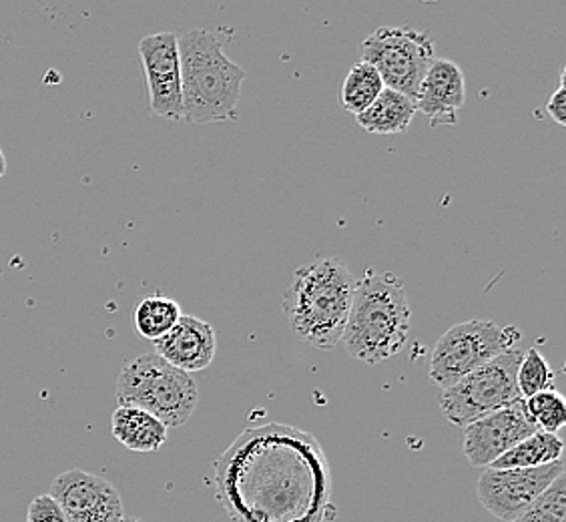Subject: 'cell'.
<instances>
[{
    "instance_id": "cell-1",
    "label": "cell",
    "mask_w": 566,
    "mask_h": 522,
    "mask_svg": "<svg viewBox=\"0 0 566 522\" xmlns=\"http://www.w3.org/2000/svg\"><path fill=\"white\" fill-rule=\"evenodd\" d=\"M356 283V275L339 258H317L295 270L282 305L292 334L317 349L336 348Z\"/></svg>"
},
{
    "instance_id": "cell-2",
    "label": "cell",
    "mask_w": 566,
    "mask_h": 522,
    "mask_svg": "<svg viewBox=\"0 0 566 522\" xmlns=\"http://www.w3.org/2000/svg\"><path fill=\"white\" fill-rule=\"evenodd\" d=\"M412 310L402 280L371 268L356 283L342 344L354 359L380 364L403 348Z\"/></svg>"
},
{
    "instance_id": "cell-3",
    "label": "cell",
    "mask_w": 566,
    "mask_h": 522,
    "mask_svg": "<svg viewBox=\"0 0 566 522\" xmlns=\"http://www.w3.org/2000/svg\"><path fill=\"white\" fill-rule=\"evenodd\" d=\"M184 113L193 125L235 119L245 69L223 53L218 34L196 29L177 36Z\"/></svg>"
},
{
    "instance_id": "cell-4",
    "label": "cell",
    "mask_w": 566,
    "mask_h": 522,
    "mask_svg": "<svg viewBox=\"0 0 566 522\" xmlns=\"http://www.w3.org/2000/svg\"><path fill=\"white\" fill-rule=\"evenodd\" d=\"M119 406H135L161 420L167 428L187 425L199 400L191 374L177 370L157 354H143L123 366L117 380Z\"/></svg>"
},
{
    "instance_id": "cell-5",
    "label": "cell",
    "mask_w": 566,
    "mask_h": 522,
    "mask_svg": "<svg viewBox=\"0 0 566 522\" xmlns=\"http://www.w3.org/2000/svg\"><path fill=\"white\" fill-rule=\"evenodd\" d=\"M518 327H502L492 320H470L450 327L436 342L430 358V380L444 390L521 342Z\"/></svg>"
},
{
    "instance_id": "cell-6",
    "label": "cell",
    "mask_w": 566,
    "mask_h": 522,
    "mask_svg": "<svg viewBox=\"0 0 566 522\" xmlns=\"http://www.w3.org/2000/svg\"><path fill=\"white\" fill-rule=\"evenodd\" d=\"M521 359L523 352L511 349L442 392L440 410L448 422L467 428L489 414L518 403L521 392L516 386V372Z\"/></svg>"
},
{
    "instance_id": "cell-7",
    "label": "cell",
    "mask_w": 566,
    "mask_h": 522,
    "mask_svg": "<svg viewBox=\"0 0 566 522\" xmlns=\"http://www.w3.org/2000/svg\"><path fill=\"white\" fill-rule=\"evenodd\" d=\"M361 61L374 66L384 87L416 103L426 73L434 63V41L412 27H380L361 43Z\"/></svg>"
},
{
    "instance_id": "cell-8",
    "label": "cell",
    "mask_w": 566,
    "mask_h": 522,
    "mask_svg": "<svg viewBox=\"0 0 566 522\" xmlns=\"http://www.w3.org/2000/svg\"><path fill=\"white\" fill-rule=\"evenodd\" d=\"M563 474V460L538 468H486L476 494L480 504L496 519L514 522Z\"/></svg>"
},
{
    "instance_id": "cell-9",
    "label": "cell",
    "mask_w": 566,
    "mask_h": 522,
    "mask_svg": "<svg viewBox=\"0 0 566 522\" xmlns=\"http://www.w3.org/2000/svg\"><path fill=\"white\" fill-rule=\"evenodd\" d=\"M139 55L147 79L149 111L161 119H186L177 34L155 33L145 36L139 43Z\"/></svg>"
},
{
    "instance_id": "cell-10",
    "label": "cell",
    "mask_w": 566,
    "mask_h": 522,
    "mask_svg": "<svg viewBox=\"0 0 566 522\" xmlns=\"http://www.w3.org/2000/svg\"><path fill=\"white\" fill-rule=\"evenodd\" d=\"M49 494L65 512L66 522H129L119 490L85 470L73 468L59 474Z\"/></svg>"
},
{
    "instance_id": "cell-11",
    "label": "cell",
    "mask_w": 566,
    "mask_h": 522,
    "mask_svg": "<svg viewBox=\"0 0 566 522\" xmlns=\"http://www.w3.org/2000/svg\"><path fill=\"white\" fill-rule=\"evenodd\" d=\"M538 432L523 398L464 428V457L472 467L489 468L524 438Z\"/></svg>"
},
{
    "instance_id": "cell-12",
    "label": "cell",
    "mask_w": 566,
    "mask_h": 522,
    "mask_svg": "<svg viewBox=\"0 0 566 522\" xmlns=\"http://www.w3.org/2000/svg\"><path fill=\"white\" fill-rule=\"evenodd\" d=\"M467 103V79L450 59H434L416 97V111L430 119L432 127L457 125L458 111Z\"/></svg>"
},
{
    "instance_id": "cell-13",
    "label": "cell",
    "mask_w": 566,
    "mask_h": 522,
    "mask_svg": "<svg viewBox=\"0 0 566 522\" xmlns=\"http://www.w3.org/2000/svg\"><path fill=\"white\" fill-rule=\"evenodd\" d=\"M153 344L157 356L187 374L206 370L218 352L216 330L193 316L179 317L174 330Z\"/></svg>"
},
{
    "instance_id": "cell-14",
    "label": "cell",
    "mask_w": 566,
    "mask_h": 522,
    "mask_svg": "<svg viewBox=\"0 0 566 522\" xmlns=\"http://www.w3.org/2000/svg\"><path fill=\"white\" fill-rule=\"evenodd\" d=\"M111 435L133 452H157L167 442V426L135 406H119L111 416Z\"/></svg>"
},
{
    "instance_id": "cell-15",
    "label": "cell",
    "mask_w": 566,
    "mask_h": 522,
    "mask_svg": "<svg viewBox=\"0 0 566 522\" xmlns=\"http://www.w3.org/2000/svg\"><path fill=\"white\" fill-rule=\"evenodd\" d=\"M416 113L418 111L412 98L392 88H384L380 97L364 113H359L356 121L361 129L374 135H398L410 127Z\"/></svg>"
},
{
    "instance_id": "cell-16",
    "label": "cell",
    "mask_w": 566,
    "mask_h": 522,
    "mask_svg": "<svg viewBox=\"0 0 566 522\" xmlns=\"http://www.w3.org/2000/svg\"><path fill=\"white\" fill-rule=\"evenodd\" d=\"M565 452V442L558 438V435H548V432H534L533 436L524 438L516 447L511 448L506 455H502L492 467L489 468H538L545 464H553L563 460Z\"/></svg>"
},
{
    "instance_id": "cell-17",
    "label": "cell",
    "mask_w": 566,
    "mask_h": 522,
    "mask_svg": "<svg viewBox=\"0 0 566 522\" xmlns=\"http://www.w3.org/2000/svg\"><path fill=\"white\" fill-rule=\"evenodd\" d=\"M384 88L386 87L381 83L380 73L368 63L359 61L349 69L348 75L342 83L339 105L342 109L358 117L359 113H364L376 98L380 97Z\"/></svg>"
},
{
    "instance_id": "cell-18",
    "label": "cell",
    "mask_w": 566,
    "mask_h": 522,
    "mask_svg": "<svg viewBox=\"0 0 566 522\" xmlns=\"http://www.w3.org/2000/svg\"><path fill=\"white\" fill-rule=\"evenodd\" d=\"M181 316H184L181 305L171 297L149 295L143 300L142 304L137 305V310L133 314V324H135L139 336L157 342L174 330Z\"/></svg>"
},
{
    "instance_id": "cell-19",
    "label": "cell",
    "mask_w": 566,
    "mask_h": 522,
    "mask_svg": "<svg viewBox=\"0 0 566 522\" xmlns=\"http://www.w3.org/2000/svg\"><path fill=\"white\" fill-rule=\"evenodd\" d=\"M516 386L523 400H528L541 392L555 390V372L538 349L523 352V359L516 372Z\"/></svg>"
},
{
    "instance_id": "cell-20",
    "label": "cell",
    "mask_w": 566,
    "mask_h": 522,
    "mask_svg": "<svg viewBox=\"0 0 566 522\" xmlns=\"http://www.w3.org/2000/svg\"><path fill=\"white\" fill-rule=\"evenodd\" d=\"M526 413L538 430L558 435L566 425V400L558 390H546L524 400Z\"/></svg>"
},
{
    "instance_id": "cell-21",
    "label": "cell",
    "mask_w": 566,
    "mask_h": 522,
    "mask_svg": "<svg viewBox=\"0 0 566 522\" xmlns=\"http://www.w3.org/2000/svg\"><path fill=\"white\" fill-rule=\"evenodd\" d=\"M514 522H566V477L558 479Z\"/></svg>"
},
{
    "instance_id": "cell-22",
    "label": "cell",
    "mask_w": 566,
    "mask_h": 522,
    "mask_svg": "<svg viewBox=\"0 0 566 522\" xmlns=\"http://www.w3.org/2000/svg\"><path fill=\"white\" fill-rule=\"evenodd\" d=\"M27 522H66V516L51 494H41L29 504Z\"/></svg>"
},
{
    "instance_id": "cell-23",
    "label": "cell",
    "mask_w": 566,
    "mask_h": 522,
    "mask_svg": "<svg viewBox=\"0 0 566 522\" xmlns=\"http://www.w3.org/2000/svg\"><path fill=\"white\" fill-rule=\"evenodd\" d=\"M546 113L551 115V119L555 121L556 125L566 127L565 71L560 73V87L556 88L553 97L548 98V103H546Z\"/></svg>"
},
{
    "instance_id": "cell-24",
    "label": "cell",
    "mask_w": 566,
    "mask_h": 522,
    "mask_svg": "<svg viewBox=\"0 0 566 522\" xmlns=\"http://www.w3.org/2000/svg\"><path fill=\"white\" fill-rule=\"evenodd\" d=\"M7 171V159H4V153L0 149V181H2V175Z\"/></svg>"
}]
</instances>
